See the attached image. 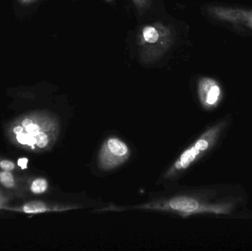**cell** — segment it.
I'll return each instance as SVG.
<instances>
[{"label":"cell","instance_id":"obj_1","mask_svg":"<svg viewBox=\"0 0 252 251\" xmlns=\"http://www.w3.org/2000/svg\"><path fill=\"white\" fill-rule=\"evenodd\" d=\"M130 156V150L124 141L110 137L103 143L99 153V166L103 170H111L123 165Z\"/></svg>","mask_w":252,"mask_h":251},{"label":"cell","instance_id":"obj_2","mask_svg":"<svg viewBox=\"0 0 252 251\" xmlns=\"http://www.w3.org/2000/svg\"><path fill=\"white\" fill-rule=\"evenodd\" d=\"M209 141L207 139L201 138L198 139L192 147L187 149L175 162L174 165L166 172L165 178H171L175 176L176 173L187 169L198 156L203 152L207 150L209 147Z\"/></svg>","mask_w":252,"mask_h":251},{"label":"cell","instance_id":"obj_3","mask_svg":"<svg viewBox=\"0 0 252 251\" xmlns=\"http://www.w3.org/2000/svg\"><path fill=\"white\" fill-rule=\"evenodd\" d=\"M220 95V88L218 85H213L210 87V89L207 91V94H201V100L207 103L208 106H213L219 100Z\"/></svg>","mask_w":252,"mask_h":251},{"label":"cell","instance_id":"obj_4","mask_svg":"<svg viewBox=\"0 0 252 251\" xmlns=\"http://www.w3.org/2000/svg\"><path fill=\"white\" fill-rule=\"evenodd\" d=\"M24 212L29 214L42 213L47 211V206L42 202L32 201L26 203L23 207Z\"/></svg>","mask_w":252,"mask_h":251},{"label":"cell","instance_id":"obj_5","mask_svg":"<svg viewBox=\"0 0 252 251\" xmlns=\"http://www.w3.org/2000/svg\"><path fill=\"white\" fill-rule=\"evenodd\" d=\"M142 37L146 42L154 44L159 38V33L154 27L146 26L142 30Z\"/></svg>","mask_w":252,"mask_h":251},{"label":"cell","instance_id":"obj_6","mask_svg":"<svg viewBox=\"0 0 252 251\" xmlns=\"http://www.w3.org/2000/svg\"><path fill=\"white\" fill-rule=\"evenodd\" d=\"M48 189V183L44 178H38L32 182L31 191L34 194H42Z\"/></svg>","mask_w":252,"mask_h":251},{"label":"cell","instance_id":"obj_7","mask_svg":"<svg viewBox=\"0 0 252 251\" xmlns=\"http://www.w3.org/2000/svg\"><path fill=\"white\" fill-rule=\"evenodd\" d=\"M16 139H17V141L22 144L33 146L36 143L35 137L32 134H28V133L24 134V132H22L21 134H17Z\"/></svg>","mask_w":252,"mask_h":251},{"label":"cell","instance_id":"obj_8","mask_svg":"<svg viewBox=\"0 0 252 251\" xmlns=\"http://www.w3.org/2000/svg\"><path fill=\"white\" fill-rule=\"evenodd\" d=\"M0 181L7 188H12L15 185L13 175L9 171L4 170L0 173Z\"/></svg>","mask_w":252,"mask_h":251},{"label":"cell","instance_id":"obj_9","mask_svg":"<svg viewBox=\"0 0 252 251\" xmlns=\"http://www.w3.org/2000/svg\"><path fill=\"white\" fill-rule=\"evenodd\" d=\"M34 137L36 141L35 144L40 148H44L48 145L50 139H49V136L46 133L40 131Z\"/></svg>","mask_w":252,"mask_h":251},{"label":"cell","instance_id":"obj_10","mask_svg":"<svg viewBox=\"0 0 252 251\" xmlns=\"http://www.w3.org/2000/svg\"><path fill=\"white\" fill-rule=\"evenodd\" d=\"M0 167L4 171H11L14 169V164L10 161L4 160L0 162Z\"/></svg>","mask_w":252,"mask_h":251},{"label":"cell","instance_id":"obj_11","mask_svg":"<svg viewBox=\"0 0 252 251\" xmlns=\"http://www.w3.org/2000/svg\"><path fill=\"white\" fill-rule=\"evenodd\" d=\"M25 130H26L27 133L32 134L33 137H35L38 132H40L39 126L33 123L28 125V127H26V128H25Z\"/></svg>","mask_w":252,"mask_h":251},{"label":"cell","instance_id":"obj_12","mask_svg":"<svg viewBox=\"0 0 252 251\" xmlns=\"http://www.w3.org/2000/svg\"><path fill=\"white\" fill-rule=\"evenodd\" d=\"M22 126H23L24 128H26V127H28V125H31V124H32V121L30 119H24L23 121H22Z\"/></svg>","mask_w":252,"mask_h":251},{"label":"cell","instance_id":"obj_13","mask_svg":"<svg viewBox=\"0 0 252 251\" xmlns=\"http://www.w3.org/2000/svg\"><path fill=\"white\" fill-rule=\"evenodd\" d=\"M23 128L21 126L16 127V128L13 129V133H14L15 134H16V135H17V134H21V133L23 132Z\"/></svg>","mask_w":252,"mask_h":251},{"label":"cell","instance_id":"obj_14","mask_svg":"<svg viewBox=\"0 0 252 251\" xmlns=\"http://www.w3.org/2000/svg\"><path fill=\"white\" fill-rule=\"evenodd\" d=\"M34 1V0H19V1H21L22 3H29L31 2V1Z\"/></svg>","mask_w":252,"mask_h":251}]
</instances>
